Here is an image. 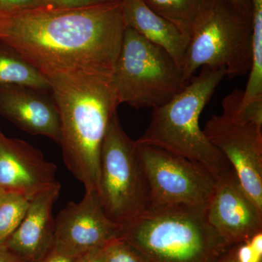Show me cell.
<instances>
[{"label":"cell","mask_w":262,"mask_h":262,"mask_svg":"<svg viewBox=\"0 0 262 262\" xmlns=\"http://www.w3.org/2000/svg\"><path fill=\"white\" fill-rule=\"evenodd\" d=\"M60 192L58 182L33 196L20 225L5 242V246L24 262L40 261L53 247V208Z\"/></svg>","instance_id":"cell-14"},{"label":"cell","mask_w":262,"mask_h":262,"mask_svg":"<svg viewBox=\"0 0 262 262\" xmlns=\"http://www.w3.org/2000/svg\"><path fill=\"white\" fill-rule=\"evenodd\" d=\"M78 258L79 256L71 255L61 248L53 246L47 254L39 262H77Z\"/></svg>","instance_id":"cell-24"},{"label":"cell","mask_w":262,"mask_h":262,"mask_svg":"<svg viewBox=\"0 0 262 262\" xmlns=\"http://www.w3.org/2000/svg\"><path fill=\"white\" fill-rule=\"evenodd\" d=\"M122 226L110 220L96 193H84L78 203L70 202L55 219L53 246L80 256L118 238Z\"/></svg>","instance_id":"cell-10"},{"label":"cell","mask_w":262,"mask_h":262,"mask_svg":"<svg viewBox=\"0 0 262 262\" xmlns=\"http://www.w3.org/2000/svg\"><path fill=\"white\" fill-rule=\"evenodd\" d=\"M251 66L241 104L262 98V0H251Z\"/></svg>","instance_id":"cell-18"},{"label":"cell","mask_w":262,"mask_h":262,"mask_svg":"<svg viewBox=\"0 0 262 262\" xmlns=\"http://www.w3.org/2000/svg\"><path fill=\"white\" fill-rule=\"evenodd\" d=\"M32 198L18 193H7L0 204V245H5L20 225Z\"/></svg>","instance_id":"cell-19"},{"label":"cell","mask_w":262,"mask_h":262,"mask_svg":"<svg viewBox=\"0 0 262 262\" xmlns=\"http://www.w3.org/2000/svg\"><path fill=\"white\" fill-rule=\"evenodd\" d=\"M53 8H81L98 5L115 4L122 0H49Z\"/></svg>","instance_id":"cell-22"},{"label":"cell","mask_w":262,"mask_h":262,"mask_svg":"<svg viewBox=\"0 0 262 262\" xmlns=\"http://www.w3.org/2000/svg\"><path fill=\"white\" fill-rule=\"evenodd\" d=\"M45 8H53L49 0H0V15Z\"/></svg>","instance_id":"cell-21"},{"label":"cell","mask_w":262,"mask_h":262,"mask_svg":"<svg viewBox=\"0 0 262 262\" xmlns=\"http://www.w3.org/2000/svg\"><path fill=\"white\" fill-rule=\"evenodd\" d=\"M126 27L163 48L182 67L189 39L174 24L160 16L143 0H122Z\"/></svg>","instance_id":"cell-15"},{"label":"cell","mask_w":262,"mask_h":262,"mask_svg":"<svg viewBox=\"0 0 262 262\" xmlns=\"http://www.w3.org/2000/svg\"><path fill=\"white\" fill-rule=\"evenodd\" d=\"M206 216L230 247L262 232V212L243 189L233 168L216 179Z\"/></svg>","instance_id":"cell-11"},{"label":"cell","mask_w":262,"mask_h":262,"mask_svg":"<svg viewBox=\"0 0 262 262\" xmlns=\"http://www.w3.org/2000/svg\"><path fill=\"white\" fill-rule=\"evenodd\" d=\"M160 16L174 24L189 39L208 0H143Z\"/></svg>","instance_id":"cell-17"},{"label":"cell","mask_w":262,"mask_h":262,"mask_svg":"<svg viewBox=\"0 0 262 262\" xmlns=\"http://www.w3.org/2000/svg\"><path fill=\"white\" fill-rule=\"evenodd\" d=\"M103 262H150L135 246L118 237L102 247Z\"/></svg>","instance_id":"cell-20"},{"label":"cell","mask_w":262,"mask_h":262,"mask_svg":"<svg viewBox=\"0 0 262 262\" xmlns=\"http://www.w3.org/2000/svg\"><path fill=\"white\" fill-rule=\"evenodd\" d=\"M203 130L225 155L243 189L262 212V129L222 114L212 115Z\"/></svg>","instance_id":"cell-9"},{"label":"cell","mask_w":262,"mask_h":262,"mask_svg":"<svg viewBox=\"0 0 262 262\" xmlns=\"http://www.w3.org/2000/svg\"><path fill=\"white\" fill-rule=\"evenodd\" d=\"M126 25L122 3L0 15V40L47 76L112 70Z\"/></svg>","instance_id":"cell-1"},{"label":"cell","mask_w":262,"mask_h":262,"mask_svg":"<svg viewBox=\"0 0 262 262\" xmlns=\"http://www.w3.org/2000/svg\"><path fill=\"white\" fill-rule=\"evenodd\" d=\"M7 192L3 190V189H0V204H1L2 202H3V200H4L5 196H6Z\"/></svg>","instance_id":"cell-29"},{"label":"cell","mask_w":262,"mask_h":262,"mask_svg":"<svg viewBox=\"0 0 262 262\" xmlns=\"http://www.w3.org/2000/svg\"><path fill=\"white\" fill-rule=\"evenodd\" d=\"M98 199L110 220L123 226L149 208V187L136 149L122 129L117 113L101 148Z\"/></svg>","instance_id":"cell-7"},{"label":"cell","mask_w":262,"mask_h":262,"mask_svg":"<svg viewBox=\"0 0 262 262\" xmlns=\"http://www.w3.org/2000/svg\"><path fill=\"white\" fill-rule=\"evenodd\" d=\"M0 262H24L10 251L5 245H0Z\"/></svg>","instance_id":"cell-26"},{"label":"cell","mask_w":262,"mask_h":262,"mask_svg":"<svg viewBox=\"0 0 262 262\" xmlns=\"http://www.w3.org/2000/svg\"><path fill=\"white\" fill-rule=\"evenodd\" d=\"M22 85L51 92L49 78L14 48L0 40V86Z\"/></svg>","instance_id":"cell-16"},{"label":"cell","mask_w":262,"mask_h":262,"mask_svg":"<svg viewBox=\"0 0 262 262\" xmlns=\"http://www.w3.org/2000/svg\"><path fill=\"white\" fill-rule=\"evenodd\" d=\"M136 143L149 184V208L184 205L206 209L216 182L207 169L158 146Z\"/></svg>","instance_id":"cell-8"},{"label":"cell","mask_w":262,"mask_h":262,"mask_svg":"<svg viewBox=\"0 0 262 262\" xmlns=\"http://www.w3.org/2000/svg\"><path fill=\"white\" fill-rule=\"evenodd\" d=\"M252 18L229 0H208L189 38L182 64L189 82L205 66L223 67L229 78L244 76L251 66Z\"/></svg>","instance_id":"cell-5"},{"label":"cell","mask_w":262,"mask_h":262,"mask_svg":"<svg viewBox=\"0 0 262 262\" xmlns=\"http://www.w3.org/2000/svg\"><path fill=\"white\" fill-rule=\"evenodd\" d=\"M47 93L22 85L0 86V115L30 135L59 143L58 110Z\"/></svg>","instance_id":"cell-13"},{"label":"cell","mask_w":262,"mask_h":262,"mask_svg":"<svg viewBox=\"0 0 262 262\" xmlns=\"http://www.w3.org/2000/svg\"><path fill=\"white\" fill-rule=\"evenodd\" d=\"M120 237L150 262H216L230 248L208 224L206 209L184 205L150 207L122 226Z\"/></svg>","instance_id":"cell-4"},{"label":"cell","mask_w":262,"mask_h":262,"mask_svg":"<svg viewBox=\"0 0 262 262\" xmlns=\"http://www.w3.org/2000/svg\"><path fill=\"white\" fill-rule=\"evenodd\" d=\"M77 262H103L102 247L92 250L79 256Z\"/></svg>","instance_id":"cell-25"},{"label":"cell","mask_w":262,"mask_h":262,"mask_svg":"<svg viewBox=\"0 0 262 262\" xmlns=\"http://www.w3.org/2000/svg\"><path fill=\"white\" fill-rule=\"evenodd\" d=\"M216 262H238L235 256V245H234V247H230L229 249H227L219 258Z\"/></svg>","instance_id":"cell-28"},{"label":"cell","mask_w":262,"mask_h":262,"mask_svg":"<svg viewBox=\"0 0 262 262\" xmlns=\"http://www.w3.org/2000/svg\"><path fill=\"white\" fill-rule=\"evenodd\" d=\"M236 247L235 256L238 262H261L262 253L258 251L249 241L239 244Z\"/></svg>","instance_id":"cell-23"},{"label":"cell","mask_w":262,"mask_h":262,"mask_svg":"<svg viewBox=\"0 0 262 262\" xmlns=\"http://www.w3.org/2000/svg\"><path fill=\"white\" fill-rule=\"evenodd\" d=\"M226 76L223 67H202L199 75L192 77L180 94L153 108L149 126L136 141L200 164L215 180L232 170L225 155L208 140L199 125L203 108Z\"/></svg>","instance_id":"cell-3"},{"label":"cell","mask_w":262,"mask_h":262,"mask_svg":"<svg viewBox=\"0 0 262 262\" xmlns=\"http://www.w3.org/2000/svg\"><path fill=\"white\" fill-rule=\"evenodd\" d=\"M56 171L37 148L0 130V189L33 198L58 182Z\"/></svg>","instance_id":"cell-12"},{"label":"cell","mask_w":262,"mask_h":262,"mask_svg":"<svg viewBox=\"0 0 262 262\" xmlns=\"http://www.w3.org/2000/svg\"><path fill=\"white\" fill-rule=\"evenodd\" d=\"M113 73L78 71L48 77L59 117L63 162L85 192L98 194L103 139L120 105Z\"/></svg>","instance_id":"cell-2"},{"label":"cell","mask_w":262,"mask_h":262,"mask_svg":"<svg viewBox=\"0 0 262 262\" xmlns=\"http://www.w3.org/2000/svg\"><path fill=\"white\" fill-rule=\"evenodd\" d=\"M113 77L119 103L135 108L163 106L188 84L182 67L168 52L128 27Z\"/></svg>","instance_id":"cell-6"},{"label":"cell","mask_w":262,"mask_h":262,"mask_svg":"<svg viewBox=\"0 0 262 262\" xmlns=\"http://www.w3.org/2000/svg\"><path fill=\"white\" fill-rule=\"evenodd\" d=\"M241 11L251 15V0H229Z\"/></svg>","instance_id":"cell-27"}]
</instances>
